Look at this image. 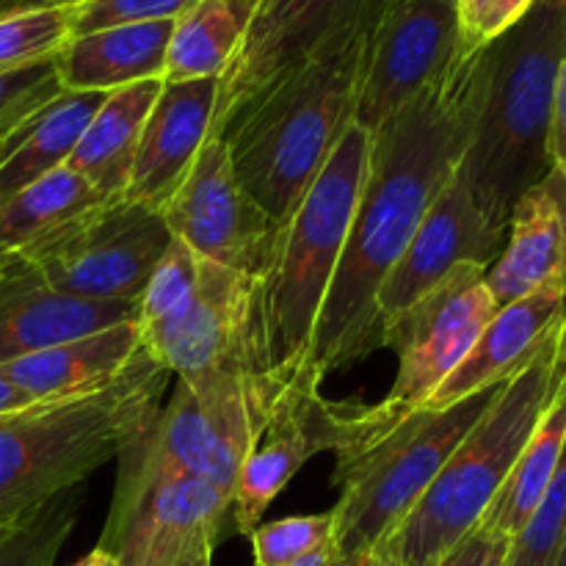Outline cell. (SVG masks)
Segmentation results:
<instances>
[{"label": "cell", "instance_id": "cell-4", "mask_svg": "<svg viewBox=\"0 0 566 566\" xmlns=\"http://www.w3.org/2000/svg\"><path fill=\"white\" fill-rule=\"evenodd\" d=\"M566 55V3L539 0L484 44L479 119L459 171L475 205L509 230L517 199L553 169L547 138L556 77Z\"/></svg>", "mask_w": 566, "mask_h": 566}, {"label": "cell", "instance_id": "cell-43", "mask_svg": "<svg viewBox=\"0 0 566 566\" xmlns=\"http://www.w3.org/2000/svg\"><path fill=\"white\" fill-rule=\"evenodd\" d=\"M175 566H213V551H197L191 556L180 558Z\"/></svg>", "mask_w": 566, "mask_h": 566}, {"label": "cell", "instance_id": "cell-36", "mask_svg": "<svg viewBox=\"0 0 566 566\" xmlns=\"http://www.w3.org/2000/svg\"><path fill=\"white\" fill-rule=\"evenodd\" d=\"M539 0H457L459 44L479 50L523 20Z\"/></svg>", "mask_w": 566, "mask_h": 566}, {"label": "cell", "instance_id": "cell-31", "mask_svg": "<svg viewBox=\"0 0 566 566\" xmlns=\"http://www.w3.org/2000/svg\"><path fill=\"white\" fill-rule=\"evenodd\" d=\"M199 254L186 243L171 238L169 247L160 254L158 265L149 274L138 298V326L142 332L158 329L166 321L175 318L191 298L199 280Z\"/></svg>", "mask_w": 566, "mask_h": 566}, {"label": "cell", "instance_id": "cell-7", "mask_svg": "<svg viewBox=\"0 0 566 566\" xmlns=\"http://www.w3.org/2000/svg\"><path fill=\"white\" fill-rule=\"evenodd\" d=\"M501 385L448 409H418L381 440L337 457L335 484L340 497L332 509L337 558L376 556L381 551L486 412Z\"/></svg>", "mask_w": 566, "mask_h": 566}, {"label": "cell", "instance_id": "cell-35", "mask_svg": "<svg viewBox=\"0 0 566 566\" xmlns=\"http://www.w3.org/2000/svg\"><path fill=\"white\" fill-rule=\"evenodd\" d=\"M197 0H81L72 6V39L119 25L177 20Z\"/></svg>", "mask_w": 566, "mask_h": 566}, {"label": "cell", "instance_id": "cell-1", "mask_svg": "<svg viewBox=\"0 0 566 566\" xmlns=\"http://www.w3.org/2000/svg\"><path fill=\"white\" fill-rule=\"evenodd\" d=\"M481 88L484 48L459 44L437 81L374 133L346 247L315 326L310 354L315 381L381 348L379 287L462 164L479 119Z\"/></svg>", "mask_w": 566, "mask_h": 566}, {"label": "cell", "instance_id": "cell-17", "mask_svg": "<svg viewBox=\"0 0 566 566\" xmlns=\"http://www.w3.org/2000/svg\"><path fill=\"white\" fill-rule=\"evenodd\" d=\"M506 235L509 230L492 224L475 205L462 171H453L426 210L412 241L381 282L376 296L381 329L387 321L426 296L437 282L446 280L457 265L470 263L490 271L506 247Z\"/></svg>", "mask_w": 566, "mask_h": 566}, {"label": "cell", "instance_id": "cell-25", "mask_svg": "<svg viewBox=\"0 0 566 566\" xmlns=\"http://www.w3.org/2000/svg\"><path fill=\"white\" fill-rule=\"evenodd\" d=\"M566 448V365L564 374L558 379L556 392H553L551 403L542 412L539 423H536L534 434L525 442L523 453H520L517 464L509 473L506 484L501 486L497 497L492 501L490 512L484 514L481 525L490 528L492 534H501L506 539L523 531L534 509L545 497L547 486H551L553 475H556L558 464H562Z\"/></svg>", "mask_w": 566, "mask_h": 566}, {"label": "cell", "instance_id": "cell-47", "mask_svg": "<svg viewBox=\"0 0 566 566\" xmlns=\"http://www.w3.org/2000/svg\"><path fill=\"white\" fill-rule=\"evenodd\" d=\"M9 260H11L9 252H0V280H3L6 269H9Z\"/></svg>", "mask_w": 566, "mask_h": 566}, {"label": "cell", "instance_id": "cell-49", "mask_svg": "<svg viewBox=\"0 0 566 566\" xmlns=\"http://www.w3.org/2000/svg\"><path fill=\"white\" fill-rule=\"evenodd\" d=\"M556 566H566V542H564L562 553H558V562H556Z\"/></svg>", "mask_w": 566, "mask_h": 566}, {"label": "cell", "instance_id": "cell-44", "mask_svg": "<svg viewBox=\"0 0 566 566\" xmlns=\"http://www.w3.org/2000/svg\"><path fill=\"white\" fill-rule=\"evenodd\" d=\"M329 566H376V556H359V558H337Z\"/></svg>", "mask_w": 566, "mask_h": 566}, {"label": "cell", "instance_id": "cell-42", "mask_svg": "<svg viewBox=\"0 0 566 566\" xmlns=\"http://www.w3.org/2000/svg\"><path fill=\"white\" fill-rule=\"evenodd\" d=\"M332 562H335V547H324V551L313 553V556H307L304 562L293 564V566H329Z\"/></svg>", "mask_w": 566, "mask_h": 566}, {"label": "cell", "instance_id": "cell-18", "mask_svg": "<svg viewBox=\"0 0 566 566\" xmlns=\"http://www.w3.org/2000/svg\"><path fill=\"white\" fill-rule=\"evenodd\" d=\"M216 99L219 77L164 83L144 122L136 164L122 199L160 213L210 138Z\"/></svg>", "mask_w": 566, "mask_h": 566}, {"label": "cell", "instance_id": "cell-27", "mask_svg": "<svg viewBox=\"0 0 566 566\" xmlns=\"http://www.w3.org/2000/svg\"><path fill=\"white\" fill-rule=\"evenodd\" d=\"M247 14L232 0H197L175 20L164 83L221 77L241 44Z\"/></svg>", "mask_w": 566, "mask_h": 566}, {"label": "cell", "instance_id": "cell-20", "mask_svg": "<svg viewBox=\"0 0 566 566\" xmlns=\"http://www.w3.org/2000/svg\"><path fill=\"white\" fill-rule=\"evenodd\" d=\"M551 282H566V175L551 169L517 199L506 247L486 271L497 307L517 302Z\"/></svg>", "mask_w": 566, "mask_h": 566}, {"label": "cell", "instance_id": "cell-30", "mask_svg": "<svg viewBox=\"0 0 566 566\" xmlns=\"http://www.w3.org/2000/svg\"><path fill=\"white\" fill-rule=\"evenodd\" d=\"M83 484L61 492L31 514L0 545V566H53L61 547L70 539L83 503Z\"/></svg>", "mask_w": 566, "mask_h": 566}, {"label": "cell", "instance_id": "cell-6", "mask_svg": "<svg viewBox=\"0 0 566 566\" xmlns=\"http://www.w3.org/2000/svg\"><path fill=\"white\" fill-rule=\"evenodd\" d=\"M566 365V315L536 352L497 387L457 451L376 556L401 566H437L490 512L517 464Z\"/></svg>", "mask_w": 566, "mask_h": 566}, {"label": "cell", "instance_id": "cell-19", "mask_svg": "<svg viewBox=\"0 0 566 566\" xmlns=\"http://www.w3.org/2000/svg\"><path fill=\"white\" fill-rule=\"evenodd\" d=\"M125 321H138V298L92 302L66 296L11 254L0 280V365Z\"/></svg>", "mask_w": 566, "mask_h": 566}, {"label": "cell", "instance_id": "cell-9", "mask_svg": "<svg viewBox=\"0 0 566 566\" xmlns=\"http://www.w3.org/2000/svg\"><path fill=\"white\" fill-rule=\"evenodd\" d=\"M158 210L127 199H105L14 252L39 280L66 296L92 302L142 298L149 274L169 247Z\"/></svg>", "mask_w": 566, "mask_h": 566}, {"label": "cell", "instance_id": "cell-38", "mask_svg": "<svg viewBox=\"0 0 566 566\" xmlns=\"http://www.w3.org/2000/svg\"><path fill=\"white\" fill-rule=\"evenodd\" d=\"M547 153H551L553 169L566 175V55L556 77V92H553V114H551V138H547Z\"/></svg>", "mask_w": 566, "mask_h": 566}, {"label": "cell", "instance_id": "cell-24", "mask_svg": "<svg viewBox=\"0 0 566 566\" xmlns=\"http://www.w3.org/2000/svg\"><path fill=\"white\" fill-rule=\"evenodd\" d=\"M160 88L164 81H142L105 94L75 153L66 160V169L81 175L103 199L125 197L144 122Z\"/></svg>", "mask_w": 566, "mask_h": 566}, {"label": "cell", "instance_id": "cell-26", "mask_svg": "<svg viewBox=\"0 0 566 566\" xmlns=\"http://www.w3.org/2000/svg\"><path fill=\"white\" fill-rule=\"evenodd\" d=\"M103 99V92H64L44 105L0 164V202L66 166Z\"/></svg>", "mask_w": 566, "mask_h": 566}, {"label": "cell", "instance_id": "cell-13", "mask_svg": "<svg viewBox=\"0 0 566 566\" xmlns=\"http://www.w3.org/2000/svg\"><path fill=\"white\" fill-rule=\"evenodd\" d=\"M459 50L457 6L446 0L385 9L370 31L354 125L376 133L437 81Z\"/></svg>", "mask_w": 566, "mask_h": 566}, {"label": "cell", "instance_id": "cell-2", "mask_svg": "<svg viewBox=\"0 0 566 566\" xmlns=\"http://www.w3.org/2000/svg\"><path fill=\"white\" fill-rule=\"evenodd\" d=\"M370 142L374 133L359 125L343 133L302 202L276 224L269 260L252 280L247 359L263 429L287 392L321 390L310 354L363 191Z\"/></svg>", "mask_w": 566, "mask_h": 566}, {"label": "cell", "instance_id": "cell-10", "mask_svg": "<svg viewBox=\"0 0 566 566\" xmlns=\"http://www.w3.org/2000/svg\"><path fill=\"white\" fill-rule=\"evenodd\" d=\"M497 310L486 287V269L464 263L412 307L387 321L381 348L396 352L398 376L390 392L374 407L390 429L426 407L442 381L462 365Z\"/></svg>", "mask_w": 566, "mask_h": 566}, {"label": "cell", "instance_id": "cell-32", "mask_svg": "<svg viewBox=\"0 0 566 566\" xmlns=\"http://www.w3.org/2000/svg\"><path fill=\"white\" fill-rule=\"evenodd\" d=\"M59 94L64 88L55 75V61L0 75V164L20 142L28 122Z\"/></svg>", "mask_w": 566, "mask_h": 566}, {"label": "cell", "instance_id": "cell-37", "mask_svg": "<svg viewBox=\"0 0 566 566\" xmlns=\"http://www.w3.org/2000/svg\"><path fill=\"white\" fill-rule=\"evenodd\" d=\"M509 545H512V539L492 534L490 528L479 525L448 556H442L437 566H506Z\"/></svg>", "mask_w": 566, "mask_h": 566}, {"label": "cell", "instance_id": "cell-41", "mask_svg": "<svg viewBox=\"0 0 566 566\" xmlns=\"http://www.w3.org/2000/svg\"><path fill=\"white\" fill-rule=\"evenodd\" d=\"M70 566H119V564H116L114 558H111L105 551H99V547H94L92 553H86V556L77 558V562L70 564Z\"/></svg>", "mask_w": 566, "mask_h": 566}, {"label": "cell", "instance_id": "cell-46", "mask_svg": "<svg viewBox=\"0 0 566 566\" xmlns=\"http://www.w3.org/2000/svg\"><path fill=\"white\" fill-rule=\"evenodd\" d=\"M20 525H22V523H20ZM20 525H0V545H3V542L9 539V536L14 534V531L20 528Z\"/></svg>", "mask_w": 566, "mask_h": 566}, {"label": "cell", "instance_id": "cell-15", "mask_svg": "<svg viewBox=\"0 0 566 566\" xmlns=\"http://www.w3.org/2000/svg\"><path fill=\"white\" fill-rule=\"evenodd\" d=\"M381 6V0H249L247 25L230 66L219 77L213 130L274 77L302 64L340 28Z\"/></svg>", "mask_w": 566, "mask_h": 566}, {"label": "cell", "instance_id": "cell-50", "mask_svg": "<svg viewBox=\"0 0 566 566\" xmlns=\"http://www.w3.org/2000/svg\"><path fill=\"white\" fill-rule=\"evenodd\" d=\"M558 3H566V0H558Z\"/></svg>", "mask_w": 566, "mask_h": 566}, {"label": "cell", "instance_id": "cell-33", "mask_svg": "<svg viewBox=\"0 0 566 566\" xmlns=\"http://www.w3.org/2000/svg\"><path fill=\"white\" fill-rule=\"evenodd\" d=\"M566 542V448L545 497L509 545L506 566H556Z\"/></svg>", "mask_w": 566, "mask_h": 566}, {"label": "cell", "instance_id": "cell-48", "mask_svg": "<svg viewBox=\"0 0 566 566\" xmlns=\"http://www.w3.org/2000/svg\"><path fill=\"white\" fill-rule=\"evenodd\" d=\"M376 566H401V564H396V562H392V558L376 556Z\"/></svg>", "mask_w": 566, "mask_h": 566}, {"label": "cell", "instance_id": "cell-28", "mask_svg": "<svg viewBox=\"0 0 566 566\" xmlns=\"http://www.w3.org/2000/svg\"><path fill=\"white\" fill-rule=\"evenodd\" d=\"M105 202L81 175L61 166L0 202V252H20Z\"/></svg>", "mask_w": 566, "mask_h": 566}, {"label": "cell", "instance_id": "cell-3", "mask_svg": "<svg viewBox=\"0 0 566 566\" xmlns=\"http://www.w3.org/2000/svg\"><path fill=\"white\" fill-rule=\"evenodd\" d=\"M379 14L376 6L340 28L310 59L252 94L219 130L238 180L274 224L293 213L354 125L365 53Z\"/></svg>", "mask_w": 566, "mask_h": 566}, {"label": "cell", "instance_id": "cell-16", "mask_svg": "<svg viewBox=\"0 0 566 566\" xmlns=\"http://www.w3.org/2000/svg\"><path fill=\"white\" fill-rule=\"evenodd\" d=\"M232 517V492L202 479H177L114 501L99 551L119 566H175L216 551Z\"/></svg>", "mask_w": 566, "mask_h": 566}, {"label": "cell", "instance_id": "cell-34", "mask_svg": "<svg viewBox=\"0 0 566 566\" xmlns=\"http://www.w3.org/2000/svg\"><path fill=\"white\" fill-rule=\"evenodd\" d=\"M332 536H335V517L326 512L258 525L249 539H252L254 566H293L329 547Z\"/></svg>", "mask_w": 566, "mask_h": 566}, {"label": "cell", "instance_id": "cell-21", "mask_svg": "<svg viewBox=\"0 0 566 566\" xmlns=\"http://www.w3.org/2000/svg\"><path fill=\"white\" fill-rule=\"evenodd\" d=\"M566 315V282H551L506 304L486 324L457 370L426 401L423 409H448L514 374Z\"/></svg>", "mask_w": 566, "mask_h": 566}, {"label": "cell", "instance_id": "cell-5", "mask_svg": "<svg viewBox=\"0 0 566 566\" xmlns=\"http://www.w3.org/2000/svg\"><path fill=\"white\" fill-rule=\"evenodd\" d=\"M171 374L138 352L127 374L88 396L44 401L0 418V525H20L142 434L158 415Z\"/></svg>", "mask_w": 566, "mask_h": 566}, {"label": "cell", "instance_id": "cell-39", "mask_svg": "<svg viewBox=\"0 0 566 566\" xmlns=\"http://www.w3.org/2000/svg\"><path fill=\"white\" fill-rule=\"evenodd\" d=\"M36 403H44V401H33V398L25 396L20 387H14L9 379H3V376H0V418L25 412V409L36 407Z\"/></svg>", "mask_w": 566, "mask_h": 566}, {"label": "cell", "instance_id": "cell-11", "mask_svg": "<svg viewBox=\"0 0 566 566\" xmlns=\"http://www.w3.org/2000/svg\"><path fill=\"white\" fill-rule=\"evenodd\" d=\"M385 434L374 407L326 401L321 390L287 392L241 464L232 495L235 531L252 534L265 509L313 457L324 451L343 457Z\"/></svg>", "mask_w": 566, "mask_h": 566}, {"label": "cell", "instance_id": "cell-40", "mask_svg": "<svg viewBox=\"0 0 566 566\" xmlns=\"http://www.w3.org/2000/svg\"><path fill=\"white\" fill-rule=\"evenodd\" d=\"M81 0H0V17L28 9H50V6H75Z\"/></svg>", "mask_w": 566, "mask_h": 566}, {"label": "cell", "instance_id": "cell-45", "mask_svg": "<svg viewBox=\"0 0 566 566\" xmlns=\"http://www.w3.org/2000/svg\"><path fill=\"white\" fill-rule=\"evenodd\" d=\"M407 3H418V0H381V6H385V9H396V6H407ZM446 3L457 6V0H446Z\"/></svg>", "mask_w": 566, "mask_h": 566}, {"label": "cell", "instance_id": "cell-14", "mask_svg": "<svg viewBox=\"0 0 566 566\" xmlns=\"http://www.w3.org/2000/svg\"><path fill=\"white\" fill-rule=\"evenodd\" d=\"M249 276L199 260V280L188 304L158 329L142 332V348L191 387L230 376L249 381Z\"/></svg>", "mask_w": 566, "mask_h": 566}, {"label": "cell", "instance_id": "cell-23", "mask_svg": "<svg viewBox=\"0 0 566 566\" xmlns=\"http://www.w3.org/2000/svg\"><path fill=\"white\" fill-rule=\"evenodd\" d=\"M175 20L119 25L75 36L55 55L64 92H116L142 81H164Z\"/></svg>", "mask_w": 566, "mask_h": 566}, {"label": "cell", "instance_id": "cell-12", "mask_svg": "<svg viewBox=\"0 0 566 566\" xmlns=\"http://www.w3.org/2000/svg\"><path fill=\"white\" fill-rule=\"evenodd\" d=\"M160 219L171 238L199 258L249 280L263 271L276 232L274 221L238 180L219 136H210L199 149L188 175L160 208Z\"/></svg>", "mask_w": 566, "mask_h": 566}, {"label": "cell", "instance_id": "cell-29", "mask_svg": "<svg viewBox=\"0 0 566 566\" xmlns=\"http://www.w3.org/2000/svg\"><path fill=\"white\" fill-rule=\"evenodd\" d=\"M72 39V6L28 9L0 17V75L55 61Z\"/></svg>", "mask_w": 566, "mask_h": 566}, {"label": "cell", "instance_id": "cell-8", "mask_svg": "<svg viewBox=\"0 0 566 566\" xmlns=\"http://www.w3.org/2000/svg\"><path fill=\"white\" fill-rule=\"evenodd\" d=\"M260 434L249 381H177L171 401L119 453L114 501L177 479H202L235 495L241 464Z\"/></svg>", "mask_w": 566, "mask_h": 566}, {"label": "cell", "instance_id": "cell-22", "mask_svg": "<svg viewBox=\"0 0 566 566\" xmlns=\"http://www.w3.org/2000/svg\"><path fill=\"white\" fill-rule=\"evenodd\" d=\"M142 352L138 321L108 326L0 365V376L33 401H64L111 387Z\"/></svg>", "mask_w": 566, "mask_h": 566}]
</instances>
